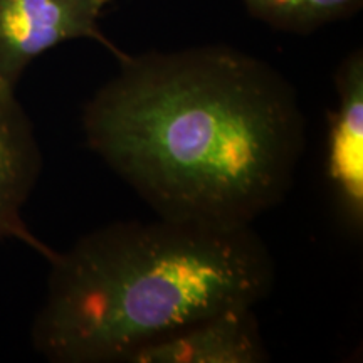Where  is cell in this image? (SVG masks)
Returning <instances> with one entry per match:
<instances>
[{
	"mask_svg": "<svg viewBox=\"0 0 363 363\" xmlns=\"http://www.w3.org/2000/svg\"><path fill=\"white\" fill-rule=\"evenodd\" d=\"M118 65L86 104V143L158 217L240 229L288 197L306 120L276 67L225 44Z\"/></svg>",
	"mask_w": 363,
	"mask_h": 363,
	"instance_id": "cell-1",
	"label": "cell"
},
{
	"mask_svg": "<svg viewBox=\"0 0 363 363\" xmlns=\"http://www.w3.org/2000/svg\"><path fill=\"white\" fill-rule=\"evenodd\" d=\"M274 276L252 225L113 222L51 261L34 348L57 363H128L145 345L194 321L256 306Z\"/></svg>",
	"mask_w": 363,
	"mask_h": 363,
	"instance_id": "cell-2",
	"label": "cell"
},
{
	"mask_svg": "<svg viewBox=\"0 0 363 363\" xmlns=\"http://www.w3.org/2000/svg\"><path fill=\"white\" fill-rule=\"evenodd\" d=\"M113 0H0V86L16 89L40 54L74 39L96 40L116 59L126 52L103 34L99 21Z\"/></svg>",
	"mask_w": 363,
	"mask_h": 363,
	"instance_id": "cell-3",
	"label": "cell"
},
{
	"mask_svg": "<svg viewBox=\"0 0 363 363\" xmlns=\"http://www.w3.org/2000/svg\"><path fill=\"white\" fill-rule=\"evenodd\" d=\"M337 106L328 113L325 170L340 219L352 234L363 227V51L355 49L335 72Z\"/></svg>",
	"mask_w": 363,
	"mask_h": 363,
	"instance_id": "cell-4",
	"label": "cell"
},
{
	"mask_svg": "<svg viewBox=\"0 0 363 363\" xmlns=\"http://www.w3.org/2000/svg\"><path fill=\"white\" fill-rule=\"evenodd\" d=\"M269 362L254 306H234L145 345L128 363Z\"/></svg>",
	"mask_w": 363,
	"mask_h": 363,
	"instance_id": "cell-5",
	"label": "cell"
},
{
	"mask_svg": "<svg viewBox=\"0 0 363 363\" xmlns=\"http://www.w3.org/2000/svg\"><path fill=\"white\" fill-rule=\"evenodd\" d=\"M40 165L33 123L16 98V89L0 86V239L21 240L51 262L57 251L35 238L22 217Z\"/></svg>",
	"mask_w": 363,
	"mask_h": 363,
	"instance_id": "cell-6",
	"label": "cell"
},
{
	"mask_svg": "<svg viewBox=\"0 0 363 363\" xmlns=\"http://www.w3.org/2000/svg\"><path fill=\"white\" fill-rule=\"evenodd\" d=\"M254 19L291 34H311L355 16L363 0H242Z\"/></svg>",
	"mask_w": 363,
	"mask_h": 363,
	"instance_id": "cell-7",
	"label": "cell"
}]
</instances>
